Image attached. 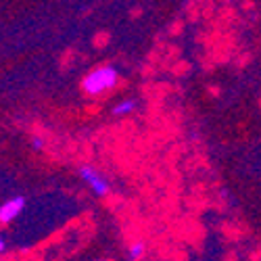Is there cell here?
Segmentation results:
<instances>
[{"instance_id":"8","label":"cell","mask_w":261,"mask_h":261,"mask_svg":"<svg viewBox=\"0 0 261 261\" xmlns=\"http://www.w3.org/2000/svg\"><path fill=\"white\" fill-rule=\"evenodd\" d=\"M96 261H105V259H96Z\"/></svg>"},{"instance_id":"4","label":"cell","mask_w":261,"mask_h":261,"mask_svg":"<svg viewBox=\"0 0 261 261\" xmlns=\"http://www.w3.org/2000/svg\"><path fill=\"white\" fill-rule=\"evenodd\" d=\"M134 109H136V100L127 98V100H121L119 105L113 107V115H127V113H132Z\"/></svg>"},{"instance_id":"6","label":"cell","mask_w":261,"mask_h":261,"mask_svg":"<svg viewBox=\"0 0 261 261\" xmlns=\"http://www.w3.org/2000/svg\"><path fill=\"white\" fill-rule=\"evenodd\" d=\"M34 146H36V148H42V146H44V142H42L40 138H34Z\"/></svg>"},{"instance_id":"3","label":"cell","mask_w":261,"mask_h":261,"mask_svg":"<svg viewBox=\"0 0 261 261\" xmlns=\"http://www.w3.org/2000/svg\"><path fill=\"white\" fill-rule=\"evenodd\" d=\"M23 207H25V199L23 197H13L7 203H3V207H0V224L13 222L15 217L23 211Z\"/></svg>"},{"instance_id":"1","label":"cell","mask_w":261,"mask_h":261,"mask_svg":"<svg viewBox=\"0 0 261 261\" xmlns=\"http://www.w3.org/2000/svg\"><path fill=\"white\" fill-rule=\"evenodd\" d=\"M117 84V71L113 67H98L84 80V90L88 94H100L105 90H111Z\"/></svg>"},{"instance_id":"5","label":"cell","mask_w":261,"mask_h":261,"mask_svg":"<svg viewBox=\"0 0 261 261\" xmlns=\"http://www.w3.org/2000/svg\"><path fill=\"white\" fill-rule=\"evenodd\" d=\"M127 253H129V259H140V257L144 255V245L138 241V243H134L132 247H129Z\"/></svg>"},{"instance_id":"2","label":"cell","mask_w":261,"mask_h":261,"mask_svg":"<svg viewBox=\"0 0 261 261\" xmlns=\"http://www.w3.org/2000/svg\"><path fill=\"white\" fill-rule=\"evenodd\" d=\"M80 176H82V180L90 186V190L94 192V194H98V197H105V194L111 190V184H109V180L102 176L100 171H96L94 167H90V165H84L82 169H80Z\"/></svg>"},{"instance_id":"7","label":"cell","mask_w":261,"mask_h":261,"mask_svg":"<svg viewBox=\"0 0 261 261\" xmlns=\"http://www.w3.org/2000/svg\"><path fill=\"white\" fill-rule=\"evenodd\" d=\"M5 251V241H3V236H0V253Z\"/></svg>"}]
</instances>
